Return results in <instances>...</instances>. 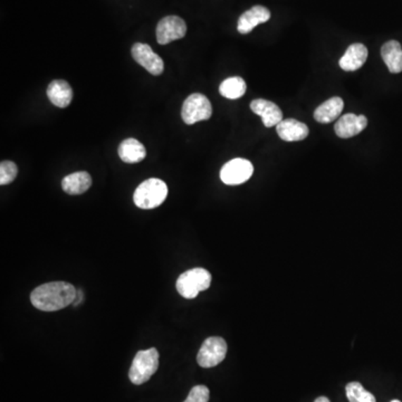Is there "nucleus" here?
<instances>
[{
  "label": "nucleus",
  "mask_w": 402,
  "mask_h": 402,
  "mask_svg": "<svg viewBox=\"0 0 402 402\" xmlns=\"http://www.w3.org/2000/svg\"><path fill=\"white\" fill-rule=\"evenodd\" d=\"M76 291L77 289L72 284L51 282L36 287L30 294V302L43 312H55L73 304Z\"/></svg>",
  "instance_id": "1"
},
{
  "label": "nucleus",
  "mask_w": 402,
  "mask_h": 402,
  "mask_svg": "<svg viewBox=\"0 0 402 402\" xmlns=\"http://www.w3.org/2000/svg\"><path fill=\"white\" fill-rule=\"evenodd\" d=\"M168 196V187L165 181L158 178L144 181L135 189L133 200L141 209H153L163 203Z\"/></svg>",
  "instance_id": "2"
},
{
  "label": "nucleus",
  "mask_w": 402,
  "mask_h": 402,
  "mask_svg": "<svg viewBox=\"0 0 402 402\" xmlns=\"http://www.w3.org/2000/svg\"><path fill=\"white\" fill-rule=\"evenodd\" d=\"M159 368V352L151 348L135 354L132 365L130 368L129 378L133 384L140 386L150 380Z\"/></svg>",
  "instance_id": "3"
},
{
  "label": "nucleus",
  "mask_w": 402,
  "mask_h": 402,
  "mask_svg": "<svg viewBox=\"0 0 402 402\" xmlns=\"http://www.w3.org/2000/svg\"><path fill=\"white\" fill-rule=\"evenodd\" d=\"M211 274L205 268H197L187 270L177 279L176 287L179 294L187 300L196 299L200 291L211 287Z\"/></svg>",
  "instance_id": "4"
},
{
  "label": "nucleus",
  "mask_w": 402,
  "mask_h": 402,
  "mask_svg": "<svg viewBox=\"0 0 402 402\" xmlns=\"http://www.w3.org/2000/svg\"><path fill=\"white\" fill-rule=\"evenodd\" d=\"M211 114H213V106L211 101L205 95L199 93H194L187 97L181 108V118L188 125L211 119Z\"/></svg>",
  "instance_id": "5"
},
{
  "label": "nucleus",
  "mask_w": 402,
  "mask_h": 402,
  "mask_svg": "<svg viewBox=\"0 0 402 402\" xmlns=\"http://www.w3.org/2000/svg\"><path fill=\"white\" fill-rule=\"evenodd\" d=\"M226 354V341L219 337H211L203 343V346L198 352V365L206 369L216 367L224 361Z\"/></svg>",
  "instance_id": "6"
},
{
  "label": "nucleus",
  "mask_w": 402,
  "mask_h": 402,
  "mask_svg": "<svg viewBox=\"0 0 402 402\" xmlns=\"http://www.w3.org/2000/svg\"><path fill=\"white\" fill-rule=\"evenodd\" d=\"M254 173V165L249 160L236 158L227 162L220 170V179L225 184L237 186L249 181Z\"/></svg>",
  "instance_id": "7"
},
{
  "label": "nucleus",
  "mask_w": 402,
  "mask_h": 402,
  "mask_svg": "<svg viewBox=\"0 0 402 402\" xmlns=\"http://www.w3.org/2000/svg\"><path fill=\"white\" fill-rule=\"evenodd\" d=\"M157 41L161 45H167L186 36L187 25L184 19L178 16L162 18L157 26Z\"/></svg>",
  "instance_id": "8"
},
{
  "label": "nucleus",
  "mask_w": 402,
  "mask_h": 402,
  "mask_svg": "<svg viewBox=\"0 0 402 402\" xmlns=\"http://www.w3.org/2000/svg\"><path fill=\"white\" fill-rule=\"evenodd\" d=\"M132 56L135 62L146 68L152 75H160L165 70V64L161 57L156 54L148 44H134L132 47Z\"/></svg>",
  "instance_id": "9"
},
{
  "label": "nucleus",
  "mask_w": 402,
  "mask_h": 402,
  "mask_svg": "<svg viewBox=\"0 0 402 402\" xmlns=\"http://www.w3.org/2000/svg\"><path fill=\"white\" fill-rule=\"evenodd\" d=\"M368 119L365 115L348 113L341 116L334 125V131L339 138L348 139L361 133L367 127Z\"/></svg>",
  "instance_id": "10"
},
{
  "label": "nucleus",
  "mask_w": 402,
  "mask_h": 402,
  "mask_svg": "<svg viewBox=\"0 0 402 402\" xmlns=\"http://www.w3.org/2000/svg\"><path fill=\"white\" fill-rule=\"evenodd\" d=\"M251 108L256 115L262 118L263 123L266 127H274L283 121V112L281 108L270 101L263 99L254 100L251 103Z\"/></svg>",
  "instance_id": "11"
},
{
  "label": "nucleus",
  "mask_w": 402,
  "mask_h": 402,
  "mask_svg": "<svg viewBox=\"0 0 402 402\" xmlns=\"http://www.w3.org/2000/svg\"><path fill=\"white\" fill-rule=\"evenodd\" d=\"M270 18V11L264 6H254L253 8L245 11L238 19V32L245 35L249 34L258 25L268 22Z\"/></svg>",
  "instance_id": "12"
},
{
  "label": "nucleus",
  "mask_w": 402,
  "mask_h": 402,
  "mask_svg": "<svg viewBox=\"0 0 402 402\" xmlns=\"http://www.w3.org/2000/svg\"><path fill=\"white\" fill-rule=\"evenodd\" d=\"M278 137L287 142H296L308 138V125L303 122L297 121L295 119L283 120L281 123L276 125Z\"/></svg>",
  "instance_id": "13"
},
{
  "label": "nucleus",
  "mask_w": 402,
  "mask_h": 402,
  "mask_svg": "<svg viewBox=\"0 0 402 402\" xmlns=\"http://www.w3.org/2000/svg\"><path fill=\"white\" fill-rule=\"evenodd\" d=\"M368 49L363 44H352L341 57L340 68L346 72H354L361 68L367 62Z\"/></svg>",
  "instance_id": "14"
},
{
  "label": "nucleus",
  "mask_w": 402,
  "mask_h": 402,
  "mask_svg": "<svg viewBox=\"0 0 402 402\" xmlns=\"http://www.w3.org/2000/svg\"><path fill=\"white\" fill-rule=\"evenodd\" d=\"M47 96L57 108H68L73 100V91L64 80H55L47 87Z\"/></svg>",
  "instance_id": "15"
},
{
  "label": "nucleus",
  "mask_w": 402,
  "mask_h": 402,
  "mask_svg": "<svg viewBox=\"0 0 402 402\" xmlns=\"http://www.w3.org/2000/svg\"><path fill=\"white\" fill-rule=\"evenodd\" d=\"M344 102L339 96L331 97L329 100L322 103L314 111V119L319 123L327 125L335 121L342 113Z\"/></svg>",
  "instance_id": "16"
},
{
  "label": "nucleus",
  "mask_w": 402,
  "mask_h": 402,
  "mask_svg": "<svg viewBox=\"0 0 402 402\" xmlns=\"http://www.w3.org/2000/svg\"><path fill=\"white\" fill-rule=\"evenodd\" d=\"M91 186H92V178L89 176V173L85 171L68 175L62 181L63 190L72 196H77V194L87 192Z\"/></svg>",
  "instance_id": "17"
},
{
  "label": "nucleus",
  "mask_w": 402,
  "mask_h": 402,
  "mask_svg": "<svg viewBox=\"0 0 402 402\" xmlns=\"http://www.w3.org/2000/svg\"><path fill=\"white\" fill-rule=\"evenodd\" d=\"M381 56L386 63L390 73L398 74L402 72V47L399 42L389 41L381 49Z\"/></svg>",
  "instance_id": "18"
},
{
  "label": "nucleus",
  "mask_w": 402,
  "mask_h": 402,
  "mask_svg": "<svg viewBox=\"0 0 402 402\" xmlns=\"http://www.w3.org/2000/svg\"><path fill=\"white\" fill-rule=\"evenodd\" d=\"M119 157L125 163H138L146 157V150L140 141L127 139L119 146Z\"/></svg>",
  "instance_id": "19"
},
{
  "label": "nucleus",
  "mask_w": 402,
  "mask_h": 402,
  "mask_svg": "<svg viewBox=\"0 0 402 402\" xmlns=\"http://www.w3.org/2000/svg\"><path fill=\"white\" fill-rule=\"evenodd\" d=\"M246 89H247V85L239 76H234V77L225 80L219 87L220 94L226 99H230V100L241 99L245 95Z\"/></svg>",
  "instance_id": "20"
},
{
  "label": "nucleus",
  "mask_w": 402,
  "mask_h": 402,
  "mask_svg": "<svg viewBox=\"0 0 402 402\" xmlns=\"http://www.w3.org/2000/svg\"><path fill=\"white\" fill-rule=\"evenodd\" d=\"M346 397L350 402H377L375 396L365 390L359 382H350L346 388Z\"/></svg>",
  "instance_id": "21"
},
{
  "label": "nucleus",
  "mask_w": 402,
  "mask_h": 402,
  "mask_svg": "<svg viewBox=\"0 0 402 402\" xmlns=\"http://www.w3.org/2000/svg\"><path fill=\"white\" fill-rule=\"evenodd\" d=\"M18 168L11 161H3L0 163V184L6 186L16 179Z\"/></svg>",
  "instance_id": "22"
},
{
  "label": "nucleus",
  "mask_w": 402,
  "mask_h": 402,
  "mask_svg": "<svg viewBox=\"0 0 402 402\" xmlns=\"http://www.w3.org/2000/svg\"><path fill=\"white\" fill-rule=\"evenodd\" d=\"M211 391L206 386H196L190 390L189 396L184 402H208Z\"/></svg>",
  "instance_id": "23"
},
{
  "label": "nucleus",
  "mask_w": 402,
  "mask_h": 402,
  "mask_svg": "<svg viewBox=\"0 0 402 402\" xmlns=\"http://www.w3.org/2000/svg\"><path fill=\"white\" fill-rule=\"evenodd\" d=\"M83 300H84L83 291H82V289H77V291H76V297H75V301H74L73 306H80V304H81L82 303V301Z\"/></svg>",
  "instance_id": "24"
},
{
  "label": "nucleus",
  "mask_w": 402,
  "mask_h": 402,
  "mask_svg": "<svg viewBox=\"0 0 402 402\" xmlns=\"http://www.w3.org/2000/svg\"><path fill=\"white\" fill-rule=\"evenodd\" d=\"M314 402H329V400L327 397H319Z\"/></svg>",
  "instance_id": "25"
},
{
  "label": "nucleus",
  "mask_w": 402,
  "mask_h": 402,
  "mask_svg": "<svg viewBox=\"0 0 402 402\" xmlns=\"http://www.w3.org/2000/svg\"><path fill=\"white\" fill-rule=\"evenodd\" d=\"M391 402H401V401H399V400H392Z\"/></svg>",
  "instance_id": "26"
}]
</instances>
